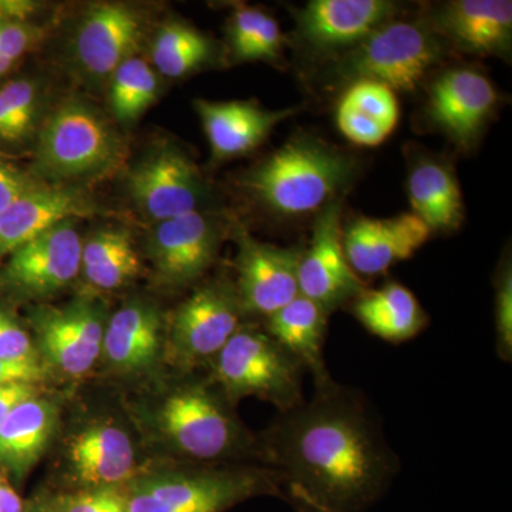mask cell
<instances>
[{
	"label": "cell",
	"mask_w": 512,
	"mask_h": 512,
	"mask_svg": "<svg viewBox=\"0 0 512 512\" xmlns=\"http://www.w3.org/2000/svg\"><path fill=\"white\" fill-rule=\"evenodd\" d=\"M299 109L268 110L255 101H195L212 157L217 161L256 150L279 123L295 116Z\"/></svg>",
	"instance_id": "18"
},
{
	"label": "cell",
	"mask_w": 512,
	"mask_h": 512,
	"mask_svg": "<svg viewBox=\"0 0 512 512\" xmlns=\"http://www.w3.org/2000/svg\"><path fill=\"white\" fill-rule=\"evenodd\" d=\"M0 512H25L19 494L0 478Z\"/></svg>",
	"instance_id": "41"
},
{
	"label": "cell",
	"mask_w": 512,
	"mask_h": 512,
	"mask_svg": "<svg viewBox=\"0 0 512 512\" xmlns=\"http://www.w3.org/2000/svg\"><path fill=\"white\" fill-rule=\"evenodd\" d=\"M451 52L510 60V0H450L427 8L420 18Z\"/></svg>",
	"instance_id": "13"
},
{
	"label": "cell",
	"mask_w": 512,
	"mask_h": 512,
	"mask_svg": "<svg viewBox=\"0 0 512 512\" xmlns=\"http://www.w3.org/2000/svg\"><path fill=\"white\" fill-rule=\"evenodd\" d=\"M231 55L237 62L285 63L286 39L274 16L264 10L241 6L228 26Z\"/></svg>",
	"instance_id": "30"
},
{
	"label": "cell",
	"mask_w": 512,
	"mask_h": 512,
	"mask_svg": "<svg viewBox=\"0 0 512 512\" xmlns=\"http://www.w3.org/2000/svg\"><path fill=\"white\" fill-rule=\"evenodd\" d=\"M29 43L28 30L18 23L0 19V55L15 63L26 52Z\"/></svg>",
	"instance_id": "38"
},
{
	"label": "cell",
	"mask_w": 512,
	"mask_h": 512,
	"mask_svg": "<svg viewBox=\"0 0 512 512\" xmlns=\"http://www.w3.org/2000/svg\"><path fill=\"white\" fill-rule=\"evenodd\" d=\"M43 375L42 367L35 359L3 360L0 359V387L12 384H32Z\"/></svg>",
	"instance_id": "37"
},
{
	"label": "cell",
	"mask_w": 512,
	"mask_h": 512,
	"mask_svg": "<svg viewBox=\"0 0 512 512\" xmlns=\"http://www.w3.org/2000/svg\"><path fill=\"white\" fill-rule=\"evenodd\" d=\"M64 221L13 252L9 281L35 295L59 291L82 269L83 244L79 232Z\"/></svg>",
	"instance_id": "17"
},
{
	"label": "cell",
	"mask_w": 512,
	"mask_h": 512,
	"mask_svg": "<svg viewBox=\"0 0 512 512\" xmlns=\"http://www.w3.org/2000/svg\"><path fill=\"white\" fill-rule=\"evenodd\" d=\"M37 330L47 359L67 375L89 372L103 352V320L86 302L40 313Z\"/></svg>",
	"instance_id": "19"
},
{
	"label": "cell",
	"mask_w": 512,
	"mask_h": 512,
	"mask_svg": "<svg viewBox=\"0 0 512 512\" xmlns=\"http://www.w3.org/2000/svg\"><path fill=\"white\" fill-rule=\"evenodd\" d=\"M448 53L450 47L423 20L397 18L353 49L323 63L319 84L325 90H343L367 80L394 92H414Z\"/></svg>",
	"instance_id": "3"
},
{
	"label": "cell",
	"mask_w": 512,
	"mask_h": 512,
	"mask_svg": "<svg viewBox=\"0 0 512 512\" xmlns=\"http://www.w3.org/2000/svg\"><path fill=\"white\" fill-rule=\"evenodd\" d=\"M160 340L156 309L146 303H130L114 313L104 329L103 352L117 369L134 372L156 362Z\"/></svg>",
	"instance_id": "28"
},
{
	"label": "cell",
	"mask_w": 512,
	"mask_h": 512,
	"mask_svg": "<svg viewBox=\"0 0 512 512\" xmlns=\"http://www.w3.org/2000/svg\"><path fill=\"white\" fill-rule=\"evenodd\" d=\"M22 137V133H20L18 126H16L12 114H10L8 107H6L2 97H0V138L15 141L20 140Z\"/></svg>",
	"instance_id": "42"
},
{
	"label": "cell",
	"mask_w": 512,
	"mask_h": 512,
	"mask_svg": "<svg viewBox=\"0 0 512 512\" xmlns=\"http://www.w3.org/2000/svg\"><path fill=\"white\" fill-rule=\"evenodd\" d=\"M215 43L200 30L181 22H170L158 30L153 45L156 69L171 79L187 76L215 57Z\"/></svg>",
	"instance_id": "31"
},
{
	"label": "cell",
	"mask_w": 512,
	"mask_h": 512,
	"mask_svg": "<svg viewBox=\"0 0 512 512\" xmlns=\"http://www.w3.org/2000/svg\"><path fill=\"white\" fill-rule=\"evenodd\" d=\"M400 12L402 6L390 0H311L292 9V42L303 56L323 64L399 18Z\"/></svg>",
	"instance_id": "8"
},
{
	"label": "cell",
	"mask_w": 512,
	"mask_h": 512,
	"mask_svg": "<svg viewBox=\"0 0 512 512\" xmlns=\"http://www.w3.org/2000/svg\"><path fill=\"white\" fill-rule=\"evenodd\" d=\"M116 154V137L99 114L70 101L43 128L37 161L50 178H76L106 170Z\"/></svg>",
	"instance_id": "9"
},
{
	"label": "cell",
	"mask_w": 512,
	"mask_h": 512,
	"mask_svg": "<svg viewBox=\"0 0 512 512\" xmlns=\"http://www.w3.org/2000/svg\"><path fill=\"white\" fill-rule=\"evenodd\" d=\"M52 510L55 512H126V487L83 488L64 495Z\"/></svg>",
	"instance_id": "34"
},
{
	"label": "cell",
	"mask_w": 512,
	"mask_h": 512,
	"mask_svg": "<svg viewBox=\"0 0 512 512\" xmlns=\"http://www.w3.org/2000/svg\"><path fill=\"white\" fill-rule=\"evenodd\" d=\"M128 191L138 207L157 221L200 211L207 198L200 171L174 147L161 148L134 167Z\"/></svg>",
	"instance_id": "14"
},
{
	"label": "cell",
	"mask_w": 512,
	"mask_h": 512,
	"mask_svg": "<svg viewBox=\"0 0 512 512\" xmlns=\"http://www.w3.org/2000/svg\"><path fill=\"white\" fill-rule=\"evenodd\" d=\"M286 497H288L289 504L292 505L295 512H325L309 503V501H306L305 498L301 497V495L286 494Z\"/></svg>",
	"instance_id": "43"
},
{
	"label": "cell",
	"mask_w": 512,
	"mask_h": 512,
	"mask_svg": "<svg viewBox=\"0 0 512 512\" xmlns=\"http://www.w3.org/2000/svg\"><path fill=\"white\" fill-rule=\"evenodd\" d=\"M0 359H35L28 333L3 312H0Z\"/></svg>",
	"instance_id": "36"
},
{
	"label": "cell",
	"mask_w": 512,
	"mask_h": 512,
	"mask_svg": "<svg viewBox=\"0 0 512 512\" xmlns=\"http://www.w3.org/2000/svg\"><path fill=\"white\" fill-rule=\"evenodd\" d=\"M495 349L503 362L512 360V265L504 255L494 279Z\"/></svg>",
	"instance_id": "33"
},
{
	"label": "cell",
	"mask_w": 512,
	"mask_h": 512,
	"mask_svg": "<svg viewBox=\"0 0 512 512\" xmlns=\"http://www.w3.org/2000/svg\"><path fill=\"white\" fill-rule=\"evenodd\" d=\"M141 25L133 10L103 3L87 13L76 37L79 62L94 76H110L133 57Z\"/></svg>",
	"instance_id": "21"
},
{
	"label": "cell",
	"mask_w": 512,
	"mask_h": 512,
	"mask_svg": "<svg viewBox=\"0 0 512 512\" xmlns=\"http://www.w3.org/2000/svg\"><path fill=\"white\" fill-rule=\"evenodd\" d=\"M33 396L32 384H12L0 387V426L20 403Z\"/></svg>",
	"instance_id": "40"
},
{
	"label": "cell",
	"mask_w": 512,
	"mask_h": 512,
	"mask_svg": "<svg viewBox=\"0 0 512 512\" xmlns=\"http://www.w3.org/2000/svg\"><path fill=\"white\" fill-rule=\"evenodd\" d=\"M33 188L35 187L18 171L0 163V212L5 211L9 205Z\"/></svg>",
	"instance_id": "39"
},
{
	"label": "cell",
	"mask_w": 512,
	"mask_h": 512,
	"mask_svg": "<svg viewBox=\"0 0 512 512\" xmlns=\"http://www.w3.org/2000/svg\"><path fill=\"white\" fill-rule=\"evenodd\" d=\"M266 457L288 493L325 512H366L392 485L399 460L359 392L330 379L282 412Z\"/></svg>",
	"instance_id": "1"
},
{
	"label": "cell",
	"mask_w": 512,
	"mask_h": 512,
	"mask_svg": "<svg viewBox=\"0 0 512 512\" xmlns=\"http://www.w3.org/2000/svg\"><path fill=\"white\" fill-rule=\"evenodd\" d=\"M431 231L412 212L392 218L356 215L343 222V248L357 275H382L409 259L431 237Z\"/></svg>",
	"instance_id": "16"
},
{
	"label": "cell",
	"mask_w": 512,
	"mask_h": 512,
	"mask_svg": "<svg viewBox=\"0 0 512 512\" xmlns=\"http://www.w3.org/2000/svg\"><path fill=\"white\" fill-rule=\"evenodd\" d=\"M90 284L100 289L120 288L140 271V262L130 235L106 229L83 245L82 269Z\"/></svg>",
	"instance_id": "29"
},
{
	"label": "cell",
	"mask_w": 512,
	"mask_h": 512,
	"mask_svg": "<svg viewBox=\"0 0 512 512\" xmlns=\"http://www.w3.org/2000/svg\"><path fill=\"white\" fill-rule=\"evenodd\" d=\"M12 64L13 63L10 62V60H8V59H6V57H3L2 55H0V76H3V74L8 72L10 67H12Z\"/></svg>",
	"instance_id": "44"
},
{
	"label": "cell",
	"mask_w": 512,
	"mask_h": 512,
	"mask_svg": "<svg viewBox=\"0 0 512 512\" xmlns=\"http://www.w3.org/2000/svg\"><path fill=\"white\" fill-rule=\"evenodd\" d=\"M56 407L35 396L25 400L0 426V468L22 478L35 467L55 433Z\"/></svg>",
	"instance_id": "27"
},
{
	"label": "cell",
	"mask_w": 512,
	"mask_h": 512,
	"mask_svg": "<svg viewBox=\"0 0 512 512\" xmlns=\"http://www.w3.org/2000/svg\"><path fill=\"white\" fill-rule=\"evenodd\" d=\"M407 194L412 214L431 234H451L463 224V194L447 158L414 147L409 153Z\"/></svg>",
	"instance_id": "20"
},
{
	"label": "cell",
	"mask_w": 512,
	"mask_h": 512,
	"mask_svg": "<svg viewBox=\"0 0 512 512\" xmlns=\"http://www.w3.org/2000/svg\"><path fill=\"white\" fill-rule=\"evenodd\" d=\"M281 478L272 470L178 471L137 478L126 487V512H225L255 495H279Z\"/></svg>",
	"instance_id": "4"
},
{
	"label": "cell",
	"mask_w": 512,
	"mask_h": 512,
	"mask_svg": "<svg viewBox=\"0 0 512 512\" xmlns=\"http://www.w3.org/2000/svg\"><path fill=\"white\" fill-rule=\"evenodd\" d=\"M237 292L225 282L198 288L174 313L171 346L184 365L214 360L241 328Z\"/></svg>",
	"instance_id": "12"
},
{
	"label": "cell",
	"mask_w": 512,
	"mask_h": 512,
	"mask_svg": "<svg viewBox=\"0 0 512 512\" xmlns=\"http://www.w3.org/2000/svg\"><path fill=\"white\" fill-rule=\"evenodd\" d=\"M111 76V109L123 123L137 120L157 99V76L144 60L130 57Z\"/></svg>",
	"instance_id": "32"
},
{
	"label": "cell",
	"mask_w": 512,
	"mask_h": 512,
	"mask_svg": "<svg viewBox=\"0 0 512 512\" xmlns=\"http://www.w3.org/2000/svg\"><path fill=\"white\" fill-rule=\"evenodd\" d=\"M212 376L229 400L258 396L281 412L298 406L305 370L266 330L241 326L212 360Z\"/></svg>",
	"instance_id": "5"
},
{
	"label": "cell",
	"mask_w": 512,
	"mask_h": 512,
	"mask_svg": "<svg viewBox=\"0 0 512 512\" xmlns=\"http://www.w3.org/2000/svg\"><path fill=\"white\" fill-rule=\"evenodd\" d=\"M35 512H55L52 510V508H39V510H36Z\"/></svg>",
	"instance_id": "45"
},
{
	"label": "cell",
	"mask_w": 512,
	"mask_h": 512,
	"mask_svg": "<svg viewBox=\"0 0 512 512\" xmlns=\"http://www.w3.org/2000/svg\"><path fill=\"white\" fill-rule=\"evenodd\" d=\"M342 210V200H336L316 214L311 242L302 249L298 266L299 295L318 303L329 315L367 289L346 258Z\"/></svg>",
	"instance_id": "10"
},
{
	"label": "cell",
	"mask_w": 512,
	"mask_h": 512,
	"mask_svg": "<svg viewBox=\"0 0 512 512\" xmlns=\"http://www.w3.org/2000/svg\"><path fill=\"white\" fill-rule=\"evenodd\" d=\"M87 212L89 205L76 192L33 188L0 212V258L12 255L47 229Z\"/></svg>",
	"instance_id": "23"
},
{
	"label": "cell",
	"mask_w": 512,
	"mask_h": 512,
	"mask_svg": "<svg viewBox=\"0 0 512 512\" xmlns=\"http://www.w3.org/2000/svg\"><path fill=\"white\" fill-rule=\"evenodd\" d=\"M329 313L299 295L265 320V330L311 373L315 386L332 379L325 360Z\"/></svg>",
	"instance_id": "24"
},
{
	"label": "cell",
	"mask_w": 512,
	"mask_h": 512,
	"mask_svg": "<svg viewBox=\"0 0 512 512\" xmlns=\"http://www.w3.org/2000/svg\"><path fill=\"white\" fill-rule=\"evenodd\" d=\"M359 164L342 148L313 134L289 138L245 177V187L282 218L318 214L356 180Z\"/></svg>",
	"instance_id": "2"
},
{
	"label": "cell",
	"mask_w": 512,
	"mask_h": 512,
	"mask_svg": "<svg viewBox=\"0 0 512 512\" xmlns=\"http://www.w3.org/2000/svg\"><path fill=\"white\" fill-rule=\"evenodd\" d=\"M396 92L384 84L360 82L342 90L336 106V126L350 143L376 147L387 140L399 123Z\"/></svg>",
	"instance_id": "25"
},
{
	"label": "cell",
	"mask_w": 512,
	"mask_h": 512,
	"mask_svg": "<svg viewBox=\"0 0 512 512\" xmlns=\"http://www.w3.org/2000/svg\"><path fill=\"white\" fill-rule=\"evenodd\" d=\"M237 292L242 313L265 320L299 296L301 247H278L238 231Z\"/></svg>",
	"instance_id": "11"
},
{
	"label": "cell",
	"mask_w": 512,
	"mask_h": 512,
	"mask_svg": "<svg viewBox=\"0 0 512 512\" xmlns=\"http://www.w3.org/2000/svg\"><path fill=\"white\" fill-rule=\"evenodd\" d=\"M350 306L367 332L389 343L412 340L429 325V315L419 299L399 282L366 289Z\"/></svg>",
	"instance_id": "26"
},
{
	"label": "cell",
	"mask_w": 512,
	"mask_h": 512,
	"mask_svg": "<svg viewBox=\"0 0 512 512\" xmlns=\"http://www.w3.org/2000/svg\"><path fill=\"white\" fill-rule=\"evenodd\" d=\"M0 97L6 104L20 133L25 137L32 128L35 117V89L26 80H15L0 89Z\"/></svg>",
	"instance_id": "35"
},
{
	"label": "cell",
	"mask_w": 512,
	"mask_h": 512,
	"mask_svg": "<svg viewBox=\"0 0 512 512\" xmlns=\"http://www.w3.org/2000/svg\"><path fill=\"white\" fill-rule=\"evenodd\" d=\"M500 101L497 87L481 70L448 67L427 84L421 117L430 130L443 134L458 150L471 153L494 119Z\"/></svg>",
	"instance_id": "7"
},
{
	"label": "cell",
	"mask_w": 512,
	"mask_h": 512,
	"mask_svg": "<svg viewBox=\"0 0 512 512\" xmlns=\"http://www.w3.org/2000/svg\"><path fill=\"white\" fill-rule=\"evenodd\" d=\"M69 458L73 477L83 488L121 487L136 470L130 437L110 423L94 424L77 434Z\"/></svg>",
	"instance_id": "22"
},
{
	"label": "cell",
	"mask_w": 512,
	"mask_h": 512,
	"mask_svg": "<svg viewBox=\"0 0 512 512\" xmlns=\"http://www.w3.org/2000/svg\"><path fill=\"white\" fill-rule=\"evenodd\" d=\"M221 225L201 211L158 222L150 238V255L158 276L168 285L200 278L217 256Z\"/></svg>",
	"instance_id": "15"
},
{
	"label": "cell",
	"mask_w": 512,
	"mask_h": 512,
	"mask_svg": "<svg viewBox=\"0 0 512 512\" xmlns=\"http://www.w3.org/2000/svg\"><path fill=\"white\" fill-rule=\"evenodd\" d=\"M220 389L190 384L165 399L161 429L184 456L198 461L222 460L244 448L241 426L229 410Z\"/></svg>",
	"instance_id": "6"
}]
</instances>
